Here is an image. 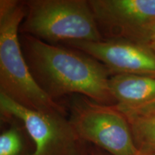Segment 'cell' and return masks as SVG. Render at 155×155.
I'll return each mask as SVG.
<instances>
[{
    "instance_id": "obj_1",
    "label": "cell",
    "mask_w": 155,
    "mask_h": 155,
    "mask_svg": "<svg viewBox=\"0 0 155 155\" xmlns=\"http://www.w3.org/2000/svg\"><path fill=\"white\" fill-rule=\"evenodd\" d=\"M21 47L31 74L53 100L81 95L105 105L116 103L109 88L111 73L94 58L27 35L22 37Z\"/></svg>"
},
{
    "instance_id": "obj_2",
    "label": "cell",
    "mask_w": 155,
    "mask_h": 155,
    "mask_svg": "<svg viewBox=\"0 0 155 155\" xmlns=\"http://www.w3.org/2000/svg\"><path fill=\"white\" fill-rule=\"evenodd\" d=\"M25 16L24 1L0 0V93L30 109L65 114L63 106L39 86L29 69L18 35Z\"/></svg>"
},
{
    "instance_id": "obj_3",
    "label": "cell",
    "mask_w": 155,
    "mask_h": 155,
    "mask_svg": "<svg viewBox=\"0 0 155 155\" xmlns=\"http://www.w3.org/2000/svg\"><path fill=\"white\" fill-rule=\"evenodd\" d=\"M24 4L26 16L19 28L23 35L52 45L104 40L88 1L28 0Z\"/></svg>"
},
{
    "instance_id": "obj_4",
    "label": "cell",
    "mask_w": 155,
    "mask_h": 155,
    "mask_svg": "<svg viewBox=\"0 0 155 155\" xmlns=\"http://www.w3.org/2000/svg\"><path fill=\"white\" fill-rule=\"evenodd\" d=\"M69 121L78 138L112 155H137L127 118L115 105L97 103L81 95H73Z\"/></svg>"
},
{
    "instance_id": "obj_5",
    "label": "cell",
    "mask_w": 155,
    "mask_h": 155,
    "mask_svg": "<svg viewBox=\"0 0 155 155\" xmlns=\"http://www.w3.org/2000/svg\"><path fill=\"white\" fill-rule=\"evenodd\" d=\"M0 111L4 121L13 119L22 124L34 142L33 155H76L86 144L65 114L25 108L2 93Z\"/></svg>"
},
{
    "instance_id": "obj_6",
    "label": "cell",
    "mask_w": 155,
    "mask_h": 155,
    "mask_svg": "<svg viewBox=\"0 0 155 155\" xmlns=\"http://www.w3.org/2000/svg\"><path fill=\"white\" fill-rule=\"evenodd\" d=\"M104 40H126L146 44L155 23V0H89Z\"/></svg>"
},
{
    "instance_id": "obj_7",
    "label": "cell",
    "mask_w": 155,
    "mask_h": 155,
    "mask_svg": "<svg viewBox=\"0 0 155 155\" xmlns=\"http://www.w3.org/2000/svg\"><path fill=\"white\" fill-rule=\"evenodd\" d=\"M101 63L111 74L155 76V53L148 45L126 40L66 42Z\"/></svg>"
},
{
    "instance_id": "obj_8",
    "label": "cell",
    "mask_w": 155,
    "mask_h": 155,
    "mask_svg": "<svg viewBox=\"0 0 155 155\" xmlns=\"http://www.w3.org/2000/svg\"><path fill=\"white\" fill-rule=\"evenodd\" d=\"M109 88L119 110L134 111L155 104V76L112 75Z\"/></svg>"
},
{
    "instance_id": "obj_9",
    "label": "cell",
    "mask_w": 155,
    "mask_h": 155,
    "mask_svg": "<svg viewBox=\"0 0 155 155\" xmlns=\"http://www.w3.org/2000/svg\"><path fill=\"white\" fill-rule=\"evenodd\" d=\"M119 111L129 122L139 152L155 155V104L134 111Z\"/></svg>"
},
{
    "instance_id": "obj_10",
    "label": "cell",
    "mask_w": 155,
    "mask_h": 155,
    "mask_svg": "<svg viewBox=\"0 0 155 155\" xmlns=\"http://www.w3.org/2000/svg\"><path fill=\"white\" fill-rule=\"evenodd\" d=\"M0 135V155H33L35 144L24 126L16 119Z\"/></svg>"
},
{
    "instance_id": "obj_11",
    "label": "cell",
    "mask_w": 155,
    "mask_h": 155,
    "mask_svg": "<svg viewBox=\"0 0 155 155\" xmlns=\"http://www.w3.org/2000/svg\"><path fill=\"white\" fill-rule=\"evenodd\" d=\"M154 40H155V23L151 27L150 30L148 31L146 38V44L149 45Z\"/></svg>"
},
{
    "instance_id": "obj_12",
    "label": "cell",
    "mask_w": 155,
    "mask_h": 155,
    "mask_svg": "<svg viewBox=\"0 0 155 155\" xmlns=\"http://www.w3.org/2000/svg\"><path fill=\"white\" fill-rule=\"evenodd\" d=\"M88 155H106L102 150L95 146H88Z\"/></svg>"
},
{
    "instance_id": "obj_13",
    "label": "cell",
    "mask_w": 155,
    "mask_h": 155,
    "mask_svg": "<svg viewBox=\"0 0 155 155\" xmlns=\"http://www.w3.org/2000/svg\"><path fill=\"white\" fill-rule=\"evenodd\" d=\"M76 155H88V146L86 143Z\"/></svg>"
},
{
    "instance_id": "obj_14",
    "label": "cell",
    "mask_w": 155,
    "mask_h": 155,
    "mask_svg": "<svg viewBox=\"0 0 155 155\" xmlns=\"http://www.w3.org/2000/svg\"><path fill=\"white\" fill-rule=\"evenodd\" d=\"M148 45L150 46V47L151 48V49H152L155 53V40H154V41H152V42H151Z\"/></svg>"
},
{
    "instance_id": "obj_15",
    "label": "cell",
    "mask_w": 155,
    "mask_h": 155,
    "mask_svg": "<svg viewBox=\"0 0 155 155\" xmlns=\"http://www.w3.org/2000/svg\"><path fill=\"white\" fill-rule=\"evenodd\" d=\"M137 155H154V154H145V153H141L139 152V154Z\"/></svg>"
}]
</instances>
